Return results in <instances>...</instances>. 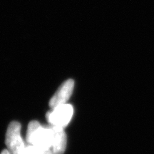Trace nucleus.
<instances>
[{
	"label": "nucleus",
	"mask_w": 154,
	"mask_h": 154,
	"mask_svg": "<svg viewBox=\"0 0 154 154\" xmlns=\"http://www.w3.org/2000/svg\"><path fill=\"white\" fill-rule=\"evenodd\" d=\"M74 113V108L71 104H62L49 111L46 114L48 121L51 126L64 128L69 124Z\"/></svg>",
	"instance_id": "2"
},
{
	"label": "nucleus",
	"mask_w": 154,
	"mask_h": 154,
	"mask_svg": "<svg viewBox=\"0 0 154 154\" xmlns=\"http://www.w3.org/2000/svg\"><path fill=\"white\" fill-rule=\"evenodd\" d=\"M1 154H11L10 152H9V151H8V150H3Z\"/></svg>",
	"instance_id": "7"
},
{
	"label": "nucleus",
	"mask_w": 154,
	"mask_h": 154,
	"mask_svg": "<svg viewBox=\"0 0 154 154\" xmlns=\"http://www.w3.org/2000/svg\"><path fill=\"white\" fill-rule=\"evenodd\" d=\"M74 87V82L73 79L66 80L59 88L54 95L49 101V106L51 109H55L59 106L65 104L72 96Z\"/></svg>",
	"instance_id": "4"
},
{
	"label": "nucleus",
	"mask_w": 154,
	"mask_h": 154,
	"mask_svg": "<svg viewBox=\"0 0 154 154\" xmlns=\"http://www.w3.org/2000/svg\"><path fill=\"white\" fill-rule=\"evenodd\" d=\"M21 124L17 121L9 124L6 134V145L11 154H22L25 145L20 135Z\"/></svg>",
	"instance_id": "3"
},
{
	"label": "nucleus",
	"mask_w": 154,
	"mask_h": 154,
	"mask_svg": "<svg viewBox=\"0 0 154 154\" xmlns=\"http://www.w3.org/2000/svg\"><path fill=\"white\" fill-rule=\"evenodd\" d=\"M22 154H54V153L52 150L50 149H44V148L29 145L25 146Z\"/></svg>",
	"instance_id": "6"
},
{
	"label": "nucleus",
	"mask_w": 154,
	"mask_h": 154,
	"mask_svg": "<svg viewBox=\"0 0 154 154\" xmlns=\"http://www.w3.org/2000/svg\"><path fill=\"white\" fill-rule=\"evenodd\" d=\"M51 132V150L54 154H63L66 146V135L63 128L57 126H49Z\"/></svg>",
	"instance_id": "5"
},
{
	"label": "nucleus",
	"mask_w": 154,
	"mask_h": 154,
	"mask_svg": "<svg viewBox=\"0 0 154 154\" xmlns=\"http://www.w3.org/2000/svg\"><path fill=\"white\" fill-rule=\"evenodd\" d=\"M26 142L30 145L44 149H51V132L49 127H43L38 121H32L28 125Z\"/></svg>",
	"instance_id": "1"
}]
</instances>
